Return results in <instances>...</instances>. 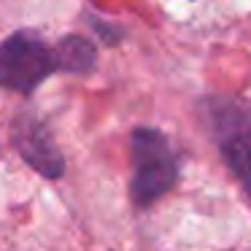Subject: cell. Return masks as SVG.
I'll use <instances>...</instances> for the list:
<instances>
[{"label":"cell","mask_w":251,"mask_h":251,"mask_svg":"<svg viewBox=\"0 0 251 251\" xmlns=\"http://www.w3.org/2000/svg\"><path fill=\"white\" fill-rule=\"evenodd\" d=\"M54 54H57L60 71L89 73L95 68V46L87 38H78V35H68L65 41H60L54 46Z\"/></svg>","instance_id":"5"},{"label":"cell","mask_w":251,"mask_h":251,"mask_svg":"<svg viewBox=\"0 0 251 251\" xmlns=\"http://www.w3.org/2000/svg\"><path fill=\"white\" fill-rule=\"evenodd\" d=\"M130 151H132V165H135L130 181V195L138 208H146L176 186L178 162H176L170 141L151 127H138L132 132Z\"/></svg>","instance_id":"1"},{"label":"cell","mask_w":251,"mask_h":251,"mask_svg":"<svg viewBox=\"0 0 251 251\" xmlns=\"http://www.w3.org/2000/svg\"><path fill=\"white\" fill-rule=\"evenodd\" d=\"M14 146L25 157V162L30 168H35L46 178H60L65 173V159H62L60 149L54 146L49 130L41 125V119H35L33 114H19L17 122L11 127Z\"/></svg>","instance_id":"4"},{"label":"cell","mask_w":251,"mask_h":251,"mask_svg":"<svg viewBox=\"0 0 251 251\" xmlns=\"http://www.w3.org/2000/svg\"><path fill=\"white\" fill-rule=\"evenodd\" d=\"M57 65V54L44 38L27 30H19L0 44V87L11 92L30 95L44 78H49Z\"/></svg>","instance_id":"2"},{"label":"cell","mask_w":251,"mask_h":251,"mask_svg":"<svg viewBox=\"0 0 251 251\" xmlns=\"http://www.w3.org/2000/svg\"><path fill=\"white\" fill-rule=\"evenodd\" d=\"M222 151L232 173L251 195V105L243 103H211Z\"/></svg>","instance_id":"3"}]
</instances>
